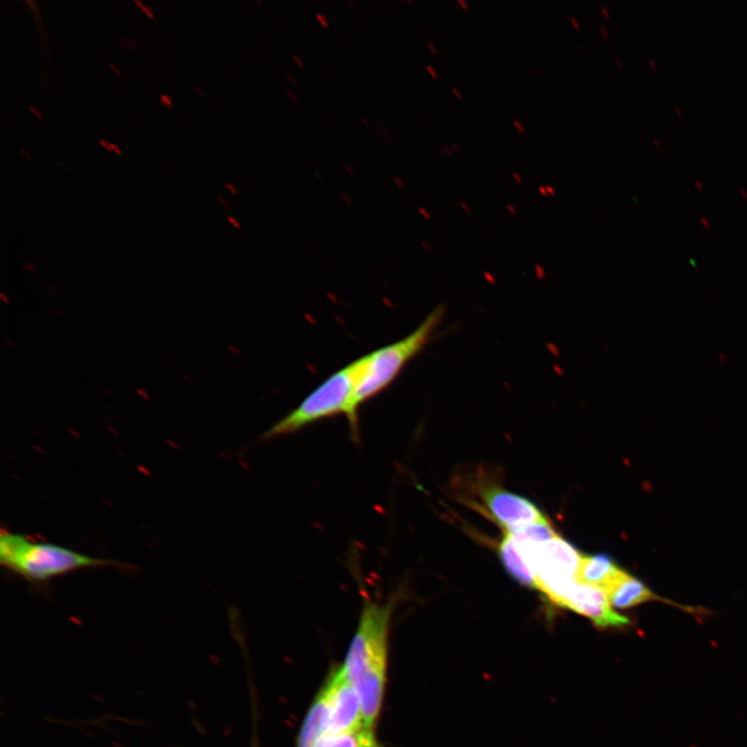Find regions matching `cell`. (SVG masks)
<instances>
[{
    "label": "cell",
    "mask_w": 747,
    "mask_h": 747,
    "mask_svg": "<svg viewBox=\"0 0 747 747\" xmlns=\"http://www.w3.org/2000/svg\"><path fill=\"white\" fill-rule=\"evenodd\" d=\"M345 169H346V170H347V171H348V172L350 173V175H351L352 177L354 176V172H353V171L351 170V168H350V166H349V165H347V164H346V165H345Z\"/></svg>",
    "instance_id": "ab89813d"
},
{
    "label": "cell",
    "mask_w": 747,
    "mask_h": 747,
    "mask_svg": "<svg viewBox=\"0 0 747 747\" xmlns=\"http://www.w3.org/2000/svg\"><path fill=\"white\" fill-rule=\"evenodd\" d=\"M648 62L651 65V67H652L653 70L657 69V64H656V62L654 60L649 59Z\"/></svg>",
    "instance_id": "d6a6232c"
},
{
    "label": "cell",
    "mask_w": 747,
    "mask_h": 747,
    "mask_svg": "<svg viewBox=\"0 0 747 747\" xmlns=\"http://www.w3.org/2000/svg\"><path fill=\"white\" fill-rule=\"evenodd\" d=\"M513 124H514V126L517 128V130L520 133H524L525 129H524V126L522 125V123H520L518 120H514Z\"/></svg>",
    "instance_id": "2e32d148"
},
{
    "label": "cell",
    "mask_w": 747,
    "mask_h": 747,
    "mask_svg": "<svg viewBox=\"0 0 747 747\" xmlns=\"http://www.w3.org/2000/svg\"><path fill=\"white\" fill-rule=\"evenodd\" d=\"M136 4H138V6H140V7H142V8H143V10H144V11H146V12H147V14H148V15H149V16H150L151 18H153V15H152L151 11H150V10H148V9H147V8H146V7H145V6L143 5V4H141V3H138V2H136Z\"/></svg>",
    "instance_id": "f1b7e54d"
},
{
    "label": "cell",
    "mask_w": 747,
    "mask_h": 747,
    "mask_svg": "<svg viewBox=\"0 0 747 747\" xmlns=\"http://www.w3.org/2000/svg\"><path fill=\"white\" fill-rule=\"evenodd\" d=\"M395 607L394 598L384 602L364 596V605L344 671L361 699L363 727L372 730L383 696L387 639Z\"/></svg>",
    "instance_id": "6da1fadb"
},
{
    "label": "cell",
    "mask_w": 747,
    "mask_h": 747,
    "mask_svg": "<svg viewBox=\"0 0 747 747\" xmlns=\"http://www.w3.org/2000/svg\"><path fill=\"white\" fill-rule=\"evenodd\" d=\"M561 607L589 619L599 629H624L631 621L615 611L608 593L598 587L575 583Z\"/></svg>",
    "instance_id": "8992f818"
},
{
    "label": "cell",
    "mask_w": 747,
    "mask_h": 747,
    "mask_svg": "<svg viewBox=\"0 0 747 747\" xmlns=\"http://www.w3.org/2000/svg\"><path fill=\"white\" fill-rule=\"evenodd\" d=\"M349 4H350L351 6H353V7H355V4H354L353 2H351V0H350Z\"/></svg>",
    "instance_id": "681fc988"
},
{
    "label": "cell",
    "mask_w": 747,
    "mask_h": 747,
    "mask_svg": "<svg viewBox=\"0 0 747 747\" xmlns=\"http://www.w3.org/2000/svg\"><path fill=\"white\" fill-rule=\"evenodd\" d=\"M444 316L445 309L438 307L404 339L361 357L362 369L348 419L354 439H359V409L389 389L412 359L426 348Z\"/></svg>",
    "instance_id": "3957f363"
},
{
    "label": "cell",
    "mask_w": 747,
    "mask_h": 747,
    "mask_svg": "<svg viewBox=\"0 0 747 747\" xmlns=\"http://www.w3.org/2000/svg\"><path fill=\"white\" fill-rule=\"evenodd\" d=\"M518 547L534 573L539 591L561 607L568 591L577 583L583 560L579 551L559 536L545 543Z\"/></svg>",
    "instance_id": "5b68a950"
},
{
    "label": "cell",
    "mask_w": 747,
    "mask_h": 747,
    "mask_svg": "<svg viewBox=\"0 0 747 747\" xmlns=\"http://www.w3.org/2000/svg\"><path fill=\"white\" fill-rule=\"evenodd\" d=\"M362 121H363V123H364V124H365V125H366L367 127H370V124H369V122H368V121H367V120H366V119H365L364 117L362 118Z\"/></svg>",
    "instance_id": "bcb514c9"
},
{
    "label": "cell",
    "mask_w": 747,
    "mask_h": 747,
    "mask_svg": "<svg viewBox=\"0 0 747 747\" xmlns=\"http://www.w3.org/2000/svg\"><path fill=\"white\" fill-rule=\"evenodd\" d=\"M293 59L296 61V63L302 68L303 64L300 60V58L297 57V55L293 54Z\"/></svg>",
    "instance_id": "4dcf8cb0"
},
{
    "label": "cell",
    "mask_w": 747,
    "mask_h": 747,
    "mask_svg": "<svg viewBox=\"0 0 747 747\" xmlns=\"http://www.w3.org/2000/svg\"><path fill=\"white\" fill-rule=\"evenodd\" d=\"M0 564L29 583L48 585L55 578L89 568L127 569L131 565L95 558L68 547L38 542L17 533L0 535Z\"/></svg>",
    "instance_id": "7a4b0ae2"
},
{
    "label": "cell",
    "mask_w": 747,
    "mask_h": 747,
    "mask_svg": "<svg viewBox=\"0 0 747 747\" xmlns=\"http://www.w3.org/2000/svg\"><path fill=\"white\" fill-rule=\"evenodd\" d=\"M330 699L326 687L321 691L317 701L309 712L304 723L298 747H315L323 733L327 732L330 721Z\"/></svg>",
    "instance_id": "8fae6325"
},
{
    "label": "cell",
    "mask_w": 747,
    "mask_h": 747,
    "mask_svg": "<svg viewBox=\"0 0 747 747\" xmlns=\"http://www.w3.org/2000/svg\"><path fill=\"white\" fill-rule=\"evenodd\" d=\"M257 4H258V5H262V3H261V2H259V0H257Z\"/></svg>",
    "instance_id": "816d5d0a"
},
{
    "label": "cell",
    "mask_w": 747,
    "mask_h": 747,
    "mask_svg": "<svg viewBox=\"0 0 747 747\" xmlns=\"http://www.w3.org/2000/svg\"><path fill=\"white\" fill-rule=\"evenodd\" d=\"M695 184L701 191L704 190V186L700 180H695Z\"/></svg>",
    "instance_id": "836d02e7"
},
{
    "label": "cell",
    "mask_w": 747,
    "mask_h": 747,
    "mask_svg": "<svg viewBox=\"0 0 747 747\" xmlns=\"http://www.w3.org/2000/svg\"><path fill=\"white\" fill-rule=\"evenodd\" d=\"M546 189H547L548 195H551V196H555L556 195V189H555V187H553V186H551V185L548 184V185H546Z\"/></svg>",
    "instance_id": "ac0fdd59"
},
{
    "label": "cell",
    "mask_w": 747,
    "mask_h": 747,
    "mask_svg": "<svg viewBox=\"0 0 747 747\" xmlns=\"http://www.w3.org/2000/svg\"><path fill=\"white\" fill-rule=\"evenodd\" d=\"M287 94L293 99V101H297L296 96L290 90H287Z\"/></svg>",
    "instance_id": "f35d334b"
},
{
    "label": "cell",
    "mask_w": 747,
    "mask_h": 747,
    "mask_svg": "<svg viewBox=\"0 0 747 747\" xmlns=\"http://www.w3.org/2000/svg\"><path fill=\"white\" fill-rule=\"evenodd\" d=\"M362 359L330 375L301 403L273 424L262 436L264 440L296 433L320 421L345 415L350 417Z\"/></svg>",
    "instance_id": "277c9868"
},
{
    "label": "cell",
    "mask_w": 747,
    "mask_h": 747,
    "mask_svg": "<svg viewBox=\"0 0 747 747\" xmlns=\"http://www.w3.org/2000/svg\"><path fill=\"white\" fill-rule=\"evenodd\" d=\"M161 100H162V102H163V103H164L165 105H168V107H171V106H172V103H171V101H170V97H169V96H161Z\"/></svg>",
    "instance_id": "44dd1931"
},
{
    "label": "cell",
    "mask_w": 747,
    "mask_h": 747,
    "mask_svg": "<svg viewBox=\"0 0 747 747\" xmlns=\"http://www.w3.org/2000/svg\"><path fill=\"white\" fill-rule=\"evenodd\" d=\"M461 206H462V207H463V208H464V209H465L466 211H469V209H468V206H467V205H466V204H465L464 202H462V203H461Z\"/></svg>",
    "instance_id": "7dc6e473"
},
{
    "label": "cell",
    "mask_w": 747,
    "mask_h": 747,
    "mask_svg": "<svg viewBox=\"0 0 747 747\" xmlns=\"http://www.w3.org/2000/svg\"><path fill=\"white\" fill-rule=\"evenodd\" d=\"M451 91L454 93V95L459 99L462 100L463 96L461 95L460 91L456 87H452Z\"/></svg>",
    "instance_id": "7402d4cb"
},
{
    "label": "cell",
    "mask_w": 747,
    "mask_h": 747,
    "mask_svg": "<svg viewBox=\"0 0 747 747\" xmlns=\"http://www.w3.org/2000/svg\"><path fill=\"white\" fill-rule=\"evenodd\" d=\"M512 176L517 181L518 184H523L521 177L517 173H512Z\"/></svg>",
    "instance_id": "83f0119b"
},
{
    "label": "cell",
    "mask_w": 747,
    "mask_h": 747,
    "mask_svg": "<svg viewBox=\"0 0 747 747\" xmlns=\"http://www.w3.org/2000/svg\"><path fill=\"white\" fill-rule=\"evenodd\" d=\"M287 77H288V79H289V80H290V81L292 82V85L296 86V81H295V79H294V78H293V77H292L291 75H288Z\"/></svg>",
    "instance_id": "7bdbcfd3"
},
{
    "label": "cell",
    "mask_w": 747,
    "mask_h": 747,
    "mask_svg": "<svg viewBox=\"0 0 747 747\" xmlns=\"http://www.w3.org/2000/svg\"><path fill=\"white\" fill-rule=\"evenodd\" d=\"M315 747H378L371 730L365 728L355 731L325 734Z\"/></svg>",
    "instance_id": "4fadbf2b"
},
{
    "label": "cell",
    "mask_w": 747,
    "mask_h": 747,
    "mask_svg": "<svg viewBox=\"0 0 747 747\" xmlns=\"http://www.w3.org/2000/svg\"><path fill=\"white\" fill-rule=\"evenodd\" d=\"M615 63H616L617 65H618V67H619L620 69H623V64H622V62L620 61V59H619V58H615Z\"/></svg>",
    "instance_id": "8d00e7d4"
},
{
    "label": "cell",
    "mask_w": 747,
    "mask_h": 747,
    "mask_svg": "<svg viewBox=\"0 0 747 747\" xmlns=\"http://www.w3.org/2000/svg\"><path fill=\"white\" fill-rule=\"evenodd\" d=\"M570 21L572 22L573 27H574L575 30H579L580 29L579 21L574 16H570Z\"/></svg>",
    "instance_id": "e0dca14e"
},
{
    "label": "cell",
    "mask_w": 747,
    "mask_h": 747,
    "mask_svg": "<svg viewBox=\"0 0 747 747\" xmlns=\"http://www.w3.org/2000/svg\"><path fill=\"white\" fill-rule=\"evenodd\" d=\"M227 187H228V188H229V189H230V190H231V191H232L233 193H235V195H237V190H236V188H235L234 186H232L231 184L227 183Z\"/></svg>",
    "instance_id": "d590c367"
},
{
    "label": "cell",
    "mask_w": 747,
    "mask_h": 747,
    "mask_svg": "<svg viewBox=\"0 0 747 747\" xmlns=\"http://www.w3.org/2000/svg\"><path fill=\"white\" fill-rule=\"evenodd\" d=\"M537 71H538V72H542V71H543V69H542V68H539V69H538Z\"/></svg>",
    "instance_id": "f907efd6"
},
{
    "label": "cell",
    "mask_w": 747,
    "mask_h": 747,
    "mask_svg": "<svg viewBox=\"0 0 747 747\" xmlns=\"http://www.w3.org/2000/svg\"><path fill=\"white\" fill-rule=\"evenodd\" d=\"M507 534L518 544H541L558 537L551 527L547 518L545 520L524 525V527L507 532Z\"/></svg>",
    "instance_id": "5bb4252c"
},
{
    "label": "cell",
    "mask_w": 747,
    "mask_h": 747,
    "mask_svg": "<svg viewBox=\"0 0 747 747\" xmlns=\"http://www.w3.org/2000/svg\"><path fill=\"white\" fill-rule=\"evenodd\" d=\"M442 150H444L447 154H452V149L447 145L442 146Z\"/></svg>",
    "instance_id": "1f68e13d"
},
{
    "label": "cell",
    "mask_w": 747,
    "mask_h": 747,
    "mask_svg": "<svg viewBox=\"0 0 747 747\" xmlns=\"http://www.w3.org/2000/svg\"><path fill=\"white\" fill-rule=\"evenodd\" d=\"M599 32L601 34V37L604 40L607 41L608 39H610V32H608V29H607L606 25L600 24V26H599Z\"/></svg>",
    "instance_id": "9a60e30c"
},
{
    "label": "cell",
    "mask_w": 747,
    "mask_h": 747,
    "mask_svg": "<svg viewBox=\"0 0 747 747\" xmlns=\"http://www.w3.org/2000/svg\"><path fill=\"white\" fill-rule=\"evenodd\" d=\"M316 16L321 21L322 25L324 27H326V29H328V24L326 22V18L324 16H322L321 14H317Z\"/></svg>",
    "instance_id": "603a6c76"
},
{
    "label": "cell",
    "mask_w": 747,
    "mask_h": 747,
    "mask_svg": "<svg viewBox=\"0 0 747 747\" xmlns=\"http://www.w3.org/2000/svg\"><path fill=\"white\" fill-rule=\"evenodd\" d=\"M394 181L401 189H405V184L400 178L394 177Z\"/></svg>",
    "instance_id": "cb8c5ba5"
},
{
    "label": "cell",
    "mask_w": 747,
    "mask_h": 747,
    "mask_svg": "<svg viewBox=\"0 0 747 747\" xmlns=\"http://www.w3.org/2000/svg\"><path fill=\"white\" fill-rule=\"evenodd\" d=\"M740 192L742 193V196L747 199V191L745 189L741 188Z\"/></svg>",
    "instance_id": "ee69618b"
},
{
    "label": "cell",
    "mask_w": 747,
    "mask_h": 747,
    "mask_svg": "<svg viewBox=\"0 0 747 747\" xmlns=\"http://www.w3.org/2000/svg\"><path fill=\"white\" fill-rule=\"evenodd\" d=\"M451 149L453 151H455V152H459L460 151V147L458 145H456V144H452Z\"/></svg>",
    "instance_id": "74e56055"
},
{
    "label": "cell",
    "mask_w": 747,
    "mask_h": 747,
    "mask_svg": "<svg viewBox=\"0 0 747 747\" xmlns=\"http://www.w3.org/2000/svg\"><path fill=\"white\" fill-rule=\"evenodd\" d=\"M137 393L140 394L141 396H144L148 400L149 397L146 395V393L143 390H137Z\"/></svg>",
    "instance_id": "60d3db41"
},
{
    "label": "cell",
    "mask_w": 747,
    "mask_h": 747,
    "mask_svg": "<svg viewBox=\"0 0 747 747\" xmlns=\"http://www.w3.org/2000/svg\"><path fill=\"white\" fill-rule=\"evenodd\" d=\"M427 46L429 47V49H430V50H431V51H432V52H433L434 54H437V53H438V51H437L436 47L434 46V44H433L432 42L428 41V42H427Z\"/></svg>",
    "instance_id": "d4e9b609"
},
{
    "label": "cell",
    "mask_w": 747,
    "mask_h": 747,
    "mask_svg": "<svg viewBox=\"0 0 747 747\" xmlns=\"http://www.w3.org/2000/svg\"><path fill=\"white\" fill-rule=\"evenodd\" d=\"M498 549H500L501 560L508 573L522 586L538 589L534 573L525 561L518 545L508 534Z\"/></svg>",
    "instance_id": "7c38bea8"
},
{
    "label": "cell",
    "mask_w": 747,
    "mask_h": 747,
    "mask_svg": "<svg viewBox=\"0 0 747 747\" xmlns=\"http://www.w3.org/2000/svg\"><path fill=\"white\" fill-rule=\"evenodd\" d=\"M426 68L434 78H438L436 70L431 65H427Z\"/></svg>",
    "instance_id": "ffe728a7"
},
{
    "label": "cell",
    "mask_w": 747,
    "mask_h": 747,
    "mask_svg": "<svg viewBox=\"0 0 747 747\" xmlns=\"http://www.w3.org/2000/svg\"><path fill=\"white\" fill-rule=\"evenodd\" d=\"M483 500L492 517L507 532L546 519L539 508L527 498L502 488L486 489Z\"/></svg>",
    "instance_id": "ba28073f"
},
{
    "label": "cell",
    "mask_w": 747,
    "mask_h": 747,
    "mask_svg": "<svg viewBox=\"0 0 747 747\" xmlns=\"http://www.w3.org/2000/svg\"><path fill=\"white\" fill-rule=\"evenodd\" d=\"M577 47H578V49H579L580 51H584V50H585V47H584V45H583V44H580L579 42L577 43Z\"/></svg>",
    "instance_id": "f6af8a7d"
},
{
    "label": "cell",
    "mask_w": 747,
    "mask_h": 747,
    "mask_svg": "<svg viewBox=\"0 0 747 747\" xmlns=\"http://www.w3.org/2000/svg\"><path fill=\"white\" fill-rule=\"evenodd\" d=\"M330 699V721L326 734L355 731L363 727L362 703L344 668L326 685Z\"/></svg>",
    "instance_id": "52a82bcc"
},
{
    "label": "cell",
    "mask_w": 747,
    "mask_h": 747,
    "mask_svg": "<svg viewBox=\"0 0 747 747\" xmlns=\"http://www.w3.org/2000/svg\"><path fill=\"white\" fill-rule=\"evenodd\" d=\"M600 9H601V11L604 14V16H605L606 19H610L611 18V13H610V11H608V9L605 6H601Z\"/></svg>",
    "instance_id": "d6986e66"
},
{
    "label": "cell",
    "mask_w": 747,
    "mask_h": 747,
    "mask_svg": "<svg viewBox=\"0 0 747 747\" xmlns=\"http://www.w3.org/2000/svg\"><path fill=\"white\" fill-rule=\"evenodd\" d=\"M674 109H675V112L678 114V116L682 117V115H683L682 109L678 105H675Z\"/></svg>",
    "instance_id": "f546056e"
},
{
    "label": "cell",
    "mask_w": 747,
    "mask_h": 747,
    "mask_svg": "<svg viewBox=\"0 0 747 747\" xmlns=\"http://www.w3.org/2000/svg\"><path fill=\"white\" fill-rule=\"evenodd\" d=\"M0 297H2V299H3V301H4L5 303H7V304H9V303H10V300H9V299H8V298H7L6 296H5V294H2V295H0Z\"/></svg>",
    "instance_id": "b9f144b4"
},
{
    "label": "cell",
    "mask_w": 747,
    "mask_h": 747,
    "mask_svg": "<svg viewBox=\"0 0 747 747\" xmlns=\"http://www.w3.org/2000/svg\"><path fill=\"white\" fill-rule=\"evenodd\" d=\"M607 593L608 596H610L614 608H619V610H628V608L651 601H661L676 605L681 608V610L688 613L699 614V611L694 607L682 606L657 596L646 587L643 581L626 572L616 581Z\"/></svg>",
    "instance_id": "9c48e42d"
},
{
    "label": "cell",
    "mask_w": 747,
    "mask_h": 747,
    "mask_svg": "<svg viewBox=\"0 0 747 747\" xmlns=\"http://www.w3.org/2000/svg\"><path fill=\"white\" fill-rule=\"evenodd\" d=\"M508 209H509V210H510L511 212L515 213V209H514V207H513V206H511V205H508Z\"/></svg>",
    "instance_id": "c3c4849f"
},
{
    "label": "cell",
    "mask_w": 747,
    "mask_h": 747,
    "mask_svg": "<svg viewBox=\"0 0 747 747\" xmlns=\"http://www.w3.org/2000/svg\"><path fill=\"white\" fill-rule=\"evenodd\" d=\"M458 4H459V5H460V6H461V7L463 8V9H465V10H467V9H468V5H467V2H466V0H458Z\"/></svg>",
    "instance_id": "484cf974"
},
{
    "label": "cell",
    "mask_w": 747,
    "mask_h": 747,
    "mask_svg": "<svg viewBox=\"0 0 747 747\" xmlns=\"http://www.w3.org/2000/svg\"><path fill=\"white\" fill-rule=\"evenodd\" d=\"M624 573L625 571L610 557L605 555L585 557L581 560L577 581L608 592Z\"/></svg>",
    "instance_id": "30bf717a"
},
{
    "label": "cell",
    "mask_w": 747,
    "mask_h": 747,
    "mask_svg": "<svg viewBox=\"0 0 747 747\" xmlns=\"http://www.w3.org/2000/svg\"><path fill=\"white\" fill-rule=\"evenodd\" d=\"M539 191L542 193L543 196H547L548 195L546 186L540 185L539 186Z\"/></svg>",
    "instance_id": "4316f807"
},
{
    "label": "cell",
    "mask_w": 747,
    "mask_h": 747,
    "mask_svg": "<svg viewBox=\"0 0 747 747\" xmlns=\"http://www.w3.org/2000/svg\"><path fill=\"white\" fill-rule=\"evenodd\" d=\"M653 143L657 147L658 150H661V145L659 141L657 140V138H653Z\"/></svg>",
    "instance_id": "e575fe53"
}]
</instances>
